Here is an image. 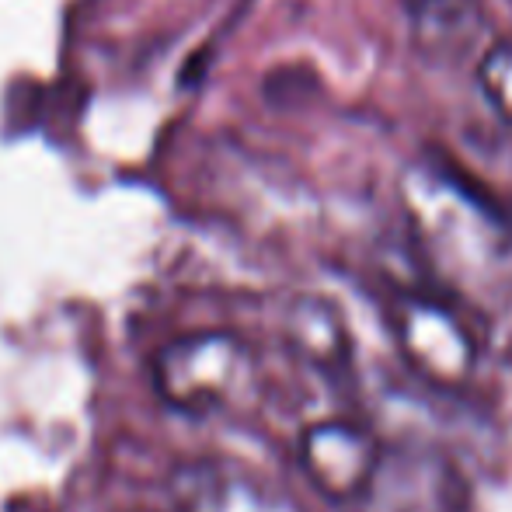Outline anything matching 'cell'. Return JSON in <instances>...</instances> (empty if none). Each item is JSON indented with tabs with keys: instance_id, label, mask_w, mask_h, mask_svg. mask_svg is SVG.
<instances>
[{
	"instance_id": "cell-3",
	"label": "cell",
	"mask_w": 512,
	"mask_h": 512,
	"mask_svg": "<svg viewBox=\"0 0 512 512\" xmlns=\"http://www.w3.org/2000/svg\"><path fill=\"white\" fill-rule=\"evenodd\" d=\"M182 512H297L286 499L272 495L248 474L220 464L182 467L171 481Z\"/></svg>"
},
{
	"instance_id": "cell-1",
	"label": "cell",
	"mask_w": 512,
	"mask_h": 512,
	"mask_svg": "<svg viewBox=\"0 0 512 512\" xmlns=\"http://www.w3.org/2000/svg\"><path fill=\"white\" fill-rule=\"evenodd\" d=\"M251 380V352L223 331L185 335L154 359V384L171 408L185 415H213L241 398Z\"/></svg>"
},
{
	"instance_id": "cell-5",
	"label": "cell",
	"mask_w": 512,
	"mask_h": 512,
	"mask_svg": "<svg viewBox=\"0 0 512 512\" xmlns=\"http://www.w3.org/2000/svg\"><path fill=\"white\" fill-rule=\"evenodd\" d=\"M478 88L492 112L512 126V42H495L481 53Z\"/></svg>"
},
{
	"instance_id": "cell-4",
	"label": "cell",
	"mask_w": 512,
	"mask_h": 512,
	"mask_svg": "<svg viewBox=\"0 0 512 512\" xmlns=\"http://www.w3.org/2000/svg\"><path fill=\"white\" fill-rule=\"evenodd\" d=\"M418 49L436 60H460L485 32L478 0H405Z\"/></svg>"
},
{
	"instance_id": "cell-2",
	"label": "cell",
	"mask_w": 512,
	"mask_h": 512,
	"mask_svg": "<svg viewBox=\"0 0 512 512\" xmlns=\"http://www.w3.org/2000/svg\"><path fill=\"white\" fill-rule=\"evenodd\" d=\"M307 478L338 502H356L380 467L377 446L366 432L345 422H324L300 443Z\"/></svg>"
}]
</instances>
